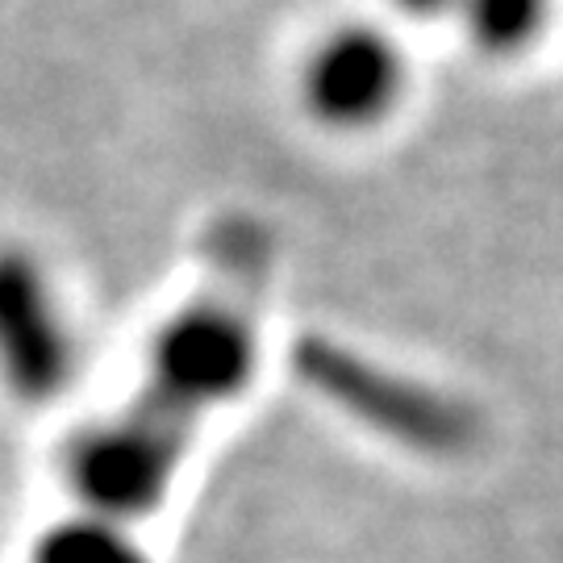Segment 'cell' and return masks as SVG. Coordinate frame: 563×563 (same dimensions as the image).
Segmentation results:
<instances>
[{"label":"cell","instance_id":"1","mask_svg":"<svg viewBox=\"0 0 563 563\" xmlns=\"http://www.w3.org/2000/svg\"><path fill=\"white\" fill-rule=\"evenodd\" d=\"M260 334L234 301H188L172 309L146 346V397L142 405L192 426L230 409L255 380Z\"/></svg>","mask_w":563,"mask_h":563},{"label":"cell","instance_id":"2","mask_svg":"<svg viewBox=\"0 0 563 563\" xmlns=\"http://www.w3.org/2000/svg\"><path fill=\"white\" fill-rule=\"evenodd\" d=\"M409 51L388 21L342 18L305 42L297 59V104L325 134L363 139L409 101Z\"/></svg>","mask_w":563,"mask_h":563},{"label":"cell","instance_id":"3","mask_svg":"<svg viewBox=\"0 0 563 563\" xmlns=\"http://www.w3.org/2000/svg\"><path fill=\"white\" fill-rule=\"evenodd\" d=\"M84 339L59 272L30 242H0V388L25 405L59 401L80 380Z\"/></svg>","mask_w":563,"mask_h":563},{"label":"cell","instance_id":"4","mask_svg":"<svg viewBox=\"0 0 563 563\" xmlns=\"http://www.w3.org/2000/svg\"><path fill=\"white\" fill-rule=\"evenodd\" d=\"M188 434L192 430L176 426L151 405L121 409L113 418L84 426L67 443L63 460L71 505L121 526L151 518L180 476Z\"/></svg>","mask_w":563,"mask_h":563},{"label":"cell","instance_id":"5","mask_svg":"<svg viewBox=\"0 0 563 563\" xmlns=\"http://www.w3.org/2000/svg\"><path fill=\"white\" fill-rule=\"evenodd\" d=\"M555 21V0H460L451 25H460L463 42L484 59H522L543 46Z\"/></svg>","mask_w":563,"mask_h":563},{"label":"cell","instance_id":"6","mask_svg":"<svg viewBox=\"0 0 563 563\" xmlns=\"http://www.w3.org/2000/svg\"><path fill=\"white\" fill-rule=\"evenodd\" d=\"M134 526L76 509L51 522L30 547V563H146V551L130 534Z\"/></svg>","mask_w":563,"mask_h":563},{"label":"cell","instance_id":"7","mask_svg":"<svg viewBox=\"0 0 563 563\" xmlns=\"http://www.w3.org/2000/svg\"><path fill=\"white\" fill-rule=\"evenodd\" d=\"M388 4V13L393 18H405V21H451L455 18V9H460V0H384Z\"/></svg>","mask_w":563,"mask_h":563}]
</instances>
